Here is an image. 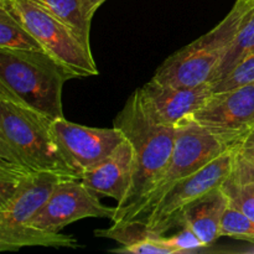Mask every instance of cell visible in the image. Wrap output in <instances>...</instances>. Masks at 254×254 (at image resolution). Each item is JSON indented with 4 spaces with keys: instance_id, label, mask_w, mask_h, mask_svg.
<instances>
[{
    "instance_id": "cell-1",
    "label": "cell",
    "mask_w": 254,
    "mask_h": 254,
    "mask_svg": "<svg viewBox=\"0 0 254 254\" xmlns=\"http://www.w3.org/2000/svg\"><path fill=\"white\" fill-rule=\"evenodd\" d=\"M52 122L0 84V161L30 173L78 179L60 151Z\"/></svg>"
},
{
    "instance_id": "cell-2",
    "label": "cell",
    "mask_w": 254,
    "mask_h": 254,
    "mask_svg": "<svg viewBox=\"0 0 254 254\" xmlns=\"http://www.w3.org/2000/svg\"><path fill=\"white\" fill-rule=\"evenodd\" d=\"M113 126L123 131L135 155L133 184L123 205L116 207L117 215L138 203L156 183L170 160L178 127L158 123L146 108L139 88L126 102Z\"/></svg>"
},
{
    "instance_id": "cell-3",
    "label": "cell",
    "mask_w": 254,
    "mask_h": 254,
    "mask_svg": "<svg viewBox=\"0 0 254 254\" xmlns=\"http://www.w3.org/2000/svg\"><path fill=\"white\" fill-rule=\"evenodd\" d=\"M72 78L79 74L47 52L0 50V84L49 118L64 117L62 88Z\"/></svg>"
},
{
    "instance_id": "cell-4",
    "label": "cell",
    "mask_w": 254,
    "mask_h": 254,
    "mask_svg": "<svg viewBox=\"0 0 254 254\" xmlns=\"http://www.w3.org/2000/svg\"><path fill=\"white\" fill-rule=\"evenodd\" d=\"M61 176L27 173L7 197L0 200V251L15 252L24 247L78 248L74 237L61 232L32 230L30 222L54 192Z\"/></svg>"
},
{
    "instance_id": "cell-5",
    "label": "cell",
    "mask_w": 254,
    "mask_h": 254,
    "mask_svg": "<svg viewBox=\"0 0 254 254\" xmlns=\"http://www.w3.org/2000/svg\"><path fill=\"white\" fill-rule=\"evenodd\" d=\"M252 1L237 0L227 16L211 31L169 56L156 69L153 79L178 87L210 83Z\"/></svg>"
},
{
    "instance_id": "cell-6",
    "label": "cell",
    "mask_w": 254,
    "mask_h": 254,
    "mask_svg": "<svg viewBox=\"0 0 254 254\" xmlns=\"http://www.w3.org/2000/svg\"><path fill=\"white\" fill-rule=\"evenodd\" d=\"M231 148L192 118L185 121L176 129L170 160L153 188L138 203L117 213L112 222L144 218L178 181L192 175Z\"/></svg>"
},
{
    "instance_id": "cell-7",
    "label": "cell",
    "mask_w": 254,
    "mask_h": 254,
    "mask_svg": "<svg viewBox=\"0 0 254 254\" xmlns=\"http://www.w3.org/2000/svg\"><path fill=\"white\" fill-rule=\"evenodd\" d=\"M0 7L26 27L47 54L77 72L79 77L98 74L91 49L84 46L68 26L36 2L32 0H0Z\"/></svg>"
},
{
    "instance_id": "cell-8",
    "label": "cell",
    "mask_w": 254,
    "mask_h": 254,
    "mask_svg": "<svg viewBox=\"0 0 254 254\" xmlns=\"http://www.w3.org/2000/svg\"><path fill=\"white\" fill-rule=\"evenodd\" d=\"M236 148V146H235ZM235 148H231L192 175L178 181L144 217L156 235H165L178 225L181 210L212 189L222 186L230 179Z\"/></svg>"
},
{
    "instance_id": "cell-9",
    "label": "cell",
    "mask_w": 254,
    "mask_h": 254,
    "mask_svg": "<svg viewBox=\"0 0 254 254\" xmlns=\"http://www.w3.org/2000/svg\"><path fill=\"white\" fill-rule=\"evenodd\" d=\"M192 119L228 146L240 145L254 128V82L212 93Z\"/></svg>"
},
{
    "instance_id": "cell-10",
    "label": "cell",
    "mask_w": 254,
    "mask_h": 254,
    "mask_svg": "<svg viewBox=\"0 0 254 254\" xmlns=\"http://www.w3.org/2000/svg\"><path fill=\"white\" fill-rule=\"evenodd\" d=\"M116 207L104 206L78 179H61L44 207L30 222L32 230L60 232L64 227L83 218L113 220Z\"/></svg>"
},
{
    "instance_id": "cell-11",
    "label": "cell",
    "mask_w": 254,
    "mask_h": 254,
    "mask_svg": "<svg viewBox=\"0 0 254 254\" xmlns=\"http://www.w3.org/2000/svg\"><path fill=\"white\" fill-rule=\"evenodd\" d=\"M52 131L62 156L79 180L86 171L111 155L126 140L123 131L114 126L92 128L72 123L64 117L54 119Z\"/></svg>"
},
{
    "instance_id": "cell-12",
    "label": "cell",
    "mask_w": 254,
    "mask_h": 254,
    "mask_svg": "<svg viewBox=\"0 0 254 254\" xmlns=\"http://www.w3.org/2000/svg\"><path fill=\"white\" fill-rule=\"evenodd\" d=\"M139 92L153 118L169 127H179L192 118L212 94L210 83L178 87L153 78L139 88Z\"/></svg>"
},
{
    "instance_id": "cell-13",
    "label": "cell",
    "mask_w": 254,
    "mask_h": 254,
    "mask_svg": "<svg viewBox=\"0 0 254 254\" xmlns=\"http://www.w3.org/2000/svg\"><path fill=\"white\" fill-rule=\"evenodd\" d=\"M134 165L133 145L126 138L111 155L86 171L81 181L92 192L116 200V207H119L126 201L133 184Z\"/></svg>"
},
{
    "instance_id": "cell-14",
    "label": "cell",
    "mask_w": 254,
    "mask_h": 254,
    "mask_svg": "<svg viewBox=\"0 0 254 254\" xmlns=\"http://www.w3.org/2000/svg\"><path fill=\"white\" fill-rule=\"evenodd\" d=\"M230 206V198L222 186L212 189L181 210L178 225H186L201 238L206 247L221 237V222Z\"/></svg>"
},
{
    "instance_id": "cell-15",
    "label": "cell",
    "mask_w": 254,
    "mask_h": 254,
    "mask_svg": "<svg viewBox=\"0 0 254 254\" xmlns=\"http://www.w3.org/2000/svg\"><path fill=\"white\" fill-rule=\"evenodd\" d=\"M39 6L68 26L76 36L91 49V22L84 12L83 0H32Z\"/></svg>"
},
{
    "instance_id": "cell-16",
    "label": "cell",
    "mask_w": 254,
    "mask_h": 254,
    "mask_svg": "<svg viewBox=\"0 0 254 254\" xmlns=\"http://www.w3.org/2000/svg\"><path fill=\"white\" fill-rule=\"evenodd\" d=\"M254 52V1L246 12L237 35L213 73L210 83L227 76L242 60Z\"/></svg>"
},
{
    "instance_id": "cell-17",
    "label": "cell",
    "mask_w": 254,
    "mask_h": 254,
    "mask_svg": "<svg viewBox=\"0 0 254 254\" xmlns=\"http://www.w3.org/2000/svg\"><path fill=\"white\" fill-rule=\"evenodd\" d=\"M0 50L46 52L29 30L2 7H0Z\"/></svg>"
},
{
    "instance_id": "cell-18",
    "label": "cell",
    "mask_w": 254,
    "mask_h": 254,
    "mask_svg": "<svg viewBox=\"0 0 254 254\" xmlns=\"http://www.w3.org/2000/svg\"><path fill=\"white\" fill-rule=\"evenodd\" d=\"M94 235L97 237L116 241L124 247L144 243L159 236L148 227L144 218L113 222L112 227L106 228V230H96Z\"/></svg>"
},
{
    "instance_id": "cell-19",
    "label": "cell",
    "mask_w": 254,
    "mask_h": 254,
    "mask_svg": "<svg viewBox=\"0 0 254 254\" xmlns=\"http://www.w3.org/2000/svg\"><path fill=\"white\" fill-rule=\"evenodd\" d=\"M221 237L247 241L254 245V221L233 206H228L221 222Z\"/></svg>"
},
{
    "instance_id": "cell-20",
    "label": "cell",
    "mask_w": 254,
    "mask_h": 254,
    "mask_svg": "<svg viewBox=\"0 0 254 254\" xmlns=\"http://www.w3.org/2000/svg\"><path fill=\"white\" fill-rule=\"evenodd\" d=\"M254 82V52L240 62L227 76L210 83L212 93L228 91Z\"/></svg>"
},
{
    "instance_id": "cell-21",
    "label": "cell",
    "mask_w": 254,
    "mask_h": 254,
    "mask_svg": "<svg viewBox=\"0 0 254 254\" xmlns=\"http://www.w3.org/2000/svg\"><path fill=\"white\" fill-rule=\"evenodd\" d=\"M228 180L237 185L254 184V145L236 146L232 171Z\"/></svg>"
},
{
    "instance_id": "cell-22",
    "label": "cell",
    "mask_w": 254,
    "mask_h": 254,
    "mask_svg": "<svg viewBox=\"0 0 254 254\" xmlns=\"http://www.w3.org/2000/svg\"><path fill=\"white\" fill-rule=\"evenodd\" d=\"M222 188L230 198V205L254 221V184L237 185L227 180Z\"/></svg>"
},
{
    "instance_id": "cell-23",
    "label": "cell",
    "mask_w": 254,
    "mask_h": 254,
    "mask_svg": "<svg viewBox=\"0 0 254 254\" xmlns=\"http://www.w3.org/2000/svg\"><path fill=\"white\" fill-rule=\"evenodd\" d=\"M165 241L174 248L176 254L197 252L202 248H207L201 238L186 225H181V230L171 237H165Z\"/></svg>"
},
{
    "instance_id": "cell-24",
    "label": "cell",
    "mask_w": 254,
    "mask_h": 254,
    "mask_svg": "<svg viewBox=\"0 0 254 254\" xmlns=\"http://www.w3.org/2000/svg\"><path fill=\"white\" fill-rule=\"evenodd\" d=\"M111 252L128 254H176L174 248H171L166 243L164 235H159L153 240H149L144 243H139V245L128 246V247L122 246L121 248L112 250Z\"/></svg>"
},
{
    "instance_id": "cell-25",
    "label": "cell",
    "mask_w": 254,
    "mask_h": 254,
    "mask_svg": "<svg viewBox=\"0 0 254 254\" xmlns=\"http://www.w3.org/2000/svg\"><path fill=\"white\" fill-rule=\"evenodd\" d=\"M106 0H83V6H84V12H86L87 17L92 20L94 12L98 10V7L101 6Z\"/></svg>"
},
{
    "instance_id": "cell-26",
    "label": "cell",
    "mask_w": 254,
    "mask_h": 254,
    "mask_svg": "<svg viewBox=\"0 0 254 254\" xmlns=\"http://www.w3.org/2000/svg\"><path fill=\"white\" fill-rule=\"evenodd\" d=\"M240 145H254V128L250 131V134L243 139L242 143H241Z\"/></svg>"
}]
</instances>
